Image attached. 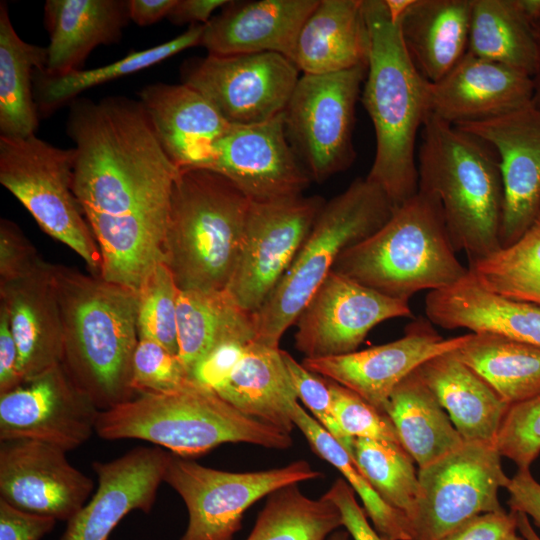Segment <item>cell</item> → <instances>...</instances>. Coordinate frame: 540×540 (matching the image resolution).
I'll return each mask as SVG.
<instances>
[{
  "label": "cell",
  "mask_w": 540,
  "mask_h": 540,
  "mask_svg": "<svg viewBox=\"0 0 540 540\" xmlns=\"http://www.w3.org/2000/svg\"><path fill=\"white\" fill-rule=\"evenodd\" d=\"M322 476L305 460L256 472H227L170 454L163 481L183 499L188 525L180 540H233L244 512L272 492Z\"/></svg>",
  "instance_id": "obj_11"
},
{
  "label": "cell",
  "mask_w": 540,
  "mask_h": 540,
  "mask_svg": "<svg viewBox=\"0 0 540 540\" xmlns=\"http://www.w3.org/2000/svg\"><path fill=\"white\" fill-rule=\"evenodd\" d=\"M74 163V147H56L36 135L0 136V183L46 234L72 249L98 276L101 255L73 192Z\"/></svg>",
  "instance_id": "obj_9"
},
{
  "label": "cell",
  "mask_w": 540,
  "mask_h": 540,
  "mask_svg": "<svg viewBox=\"0 0 540 540\" xmlns=\"http://www.w3.org/2000/svg\"><path fill=\"white\" fill-rule=\"evenodd\" d=\"M351 458L377 494L411 523L420 487L414 460L402 445L354 438Z\"/></svg>",
  "instance_id": "obj_41"
},
{
  "label": "cell",
  "mask_w": 540,
  "mask_h": 540,
  "mask_svg": "<svg viewBox=\"0 0 540 540\" xmlns=\"http://www.w3.org/2000/svg\"><path fill=\"white\" fill-rule=\"evenodd\" d=\"M170 454L158 446L137 447L109 462H93L97 490L67 521L60 540H107L128 513H149Z\"/></svg>",
  "instance_id": "obj_21"
},
{
  "label": "cell",
  "mask_w": 540,
  "mask_h": 540,
  "mask_svg": "<svg viewBox=\"0 0 540 540\" xmlns=\"http://www.w3.org/2000/svg\"><path fill=\"white\" fill-rule=\"evenodd\" d=\"M42 261L20 228L12 221L0 222V281L21 275Z\"/></svg>",
  "instance_id": "obj_47"
},
{
  "label": "cell",
  "mask_w": 540,
  "mask_h": 540,
  "mask_svg": "<svg viewBox=\"0 0 540 540\" xmlns=\"http://www.w3.org/2000/svg\"><path fill=\"white\" fill-rule=\"evenodd\" d=\"M326 380L336 420L347 438H367L400 444L388 415L377 410L352 390L332 380Z\"/></svg>",
  "instance_id": "obj_45"
},
{
  "label": "cell",
  "mask_w": 540,
  "mask_h": 540,
  "mask_svg": "<svg viewBox=\"0 0 540 540\" xmlns=\"http://www.w3.org/2000/svg\"><path fill=\"white\" fill-rule=\"evenodd\" d=\"M494 444L518 469H527L540 454V394L511 405Z\"/></svg>",
  "instance_id": "obj_44"
},
{
  "label": "cell",
  "mask_w": 540,
  "mask_h": 540,
  "mask_svg": "<svg viewBox=\"0 0 540 540\" xmlns=\"http://www.w3.org/2000/svg\"><path fill=\"white\" fill-rule=\"evenodd\" d=\"M341 526V513L332 501L323 495L311 499L298 484H290L268 495L246 540H328Z\"/></svg>",
  "instance_id": "obj_38"
},
{
  "label": "cell",
  "mask_w": 540,
  "mask_h": 540,
  "mask_svg": "<svg viewBox=\"0 0 540 540\" xmlns=\"http://www.w3.org/2000/svg\"><path fill=\"white\" fill-rule=\"evenodd\" d=\"M291 417L306 437L313 451L336 467L363 503L374 529L386 540H412V526L408 517L389 506L360 472L349 453L314 418L295 402Z\"/></svg>",
  "instance_id": "obj_39"
},
{
  "label": "cell",
  "mask_w": 540,
  "mask_h": 540,
  "mask_svg": "<svg viewBox=\"0 0 540 540\" xmlns=\"http://www.w3.org/2000/svg\"><path fill=\"white\" fill-rule=\"evenodd\" d=\"M192 383L178 355L151 340L139 339L132 362V388L136 395L179 390Z\"/></svg>",
  "instance_id": "obj_43"
},
{
  "label": "cell",
  "mask_w": 540,
  "mask_h": 540,
  "mask_svg": "<svg viewBox=\"0 0 540 540\" xmlns=\"http://www.w3.org/2000/svg\"><path fill=\"white\" fill-rule=\"evenodd\" d=\"M227 0H176L168 14V20L176 25H205L213 17V13L223 8Z\"/></svg>",
  "instance_id": "obj_54"
},
{
  "label": "cell",
  "mask_w": 540,
  "mask_h": 540,
  "mask_svg": "<svg viewBox=\"0 0 540 540\" xmlns=\"http://www.w3.org/2000/svg\"><path fill=\"white\" fill-rule=\"evenodd\" d=\"M300 77L287 57L271 52L186 59L181 83L204 96L232 125H251L282 114Z\"/></svg>",
  "instance_id": "obj_14"
},
{
  "label": "cell",
  "mask_w": 540,
  "mask_h": 540,
  "mask_svg": "<svg viewBox=\"0 0 540 540\" xmlns=\"http://www.w3.org/2000/svg\"><path fill=\"white\" fill-rule=\"evenodd\" d=\"M517 530L516 512H490L478 515L439 540H502Z\"/></svg>",
  "instance_id": "obj_51"
},
{
  "label": "cell",
  "mask_w": 540,
  "mask_h": 540,
  "mask_svg": "<svg viewBox=\"0 0 540 540\" xmlns=\"http://www.w3.org/2000/svg\"><path fill=\"white\" fill-rule=\"evenodd\" d=\"M370 51L362 103L375 131L376 151L367 179L387 195L394 208L418 191L417 134L428 114L427 81L402 39L400 19L385 0H363Z\"/></svg>",
  "instance_id": "obj_3"
},
{
  "label": "cell",
  "mask_w": 540,
  "mask_h": 540,
  "mask_svg": "<svg viewBox=\"0 0 540 540\" xmlns=\"http://www.w3.org/2000/svg\"><path fill=\"white\" fill-rule=\"evenodd\" d=\"M467 52L533 78L539 59L537 33L516 0H472Z\"/></svg>",
  "instance_id": "obj_36"
},
{
  "label": "cell",
  "mask_w": 540,
  "mask_h": 540,
  "mask_svg": "<svg viewBox=\"0 0 540 540\" xmlns=\"http://www.w3.org/2000/svg\"><path fill=\"white\" fill-rule=\"evenodd\" d=\"M472 0H412L400 17L404 45L430 83L444 77L466 54Z\"/></svg>",
  "instance_id": "obj_30"
},
{
  "label": "cell",
  "mask_w": 540,
  "mask_h": 540,
  "mask_svg": "<svg viewBox=\"0 0 540 540\" xmlns=\"http://www.w3.org/2000/svg\"><path fill=\"white\" fill-rule=\"evenodd\" d=\"M100 410L62 364L0 394V441H41L66 452L95 432Z\"/></svg>",
  "instance_id": "obj_16"
},
{
  "label": "cell",
  "mask_w": 540,
  "mask_h": 540,
  "mask_svg": "<svg viewBox=\"0 0 540 540\" xmlns=\"http://www.w3.org/2000/svg\"><path fill=\"white\" fill-rule=\"evenodd\" d=\"M326 200L319 195L250 201L239 255L226 288L256 313L272 293L311 231Z\"/></svg>",
  "instance_id": "obj_13"
},
{
  "label": "cell",
  "mask_w": 540,
  "mask_h": 540,
  "mask_svg": "<svg viewBox=\"0 0 540 540\" xmlns=\"http://www.w3.org/2000/svg\"><path fill=\"white\" fill-rule=\"evenodd\" d=\"M394 209L383 190L367 178H356L326 201L291 266L254 313L255 342L279 347L339 256L380 229Z\"/></svg>",
  "instance_id": "obj_8"
},
{
  "label": "cell",
  "mask_w": 540,
  "mask_h": 540,
  "mask_svg": "<svg viewBox=\"0 0 540 540\" xmlns=\"http://www.w3.org/2000/svg\"><path fill=\"white\" fill-rule=\"evenodd\" d=\"M339 509L343 527L352 540H386L370 525L364 509L357 503L352 487L342 478H338L323 495Z\"/></svg>",
  "instance_id": "obj_49"
},
{
  "label": "cell",
  "mask_w": 540,
  "mask_h": 540,
  "mask_svg": "<svg viewBox=\"0 0 540 540\" xmlns=\"http://www.w3.org/2000/svg\"><path fill=\"white\" fill-rule=\"evenodd\" d=\"M281 354L298 399H301L316 421L344 447L351 457L354 438H347L338 425L327 380L309 371L287 351L281 350Z\"/></svg>",
  "instance_id": "obj_46"
},
{
  "label": "cell",
  "mask_w": 540,
  "mask_h": 540,
  "mask_svg": "<svg viewBox=\"0 0 540 540\" xmlns=\"http://www.w3.org/2000/svg\"><path fill=\"white\" fill-rule=\"evenodd\" d=\"M138 95L163 150L178 170L201 168L232 126L204 96L183 83L149 84Z\"/></svg>",
  "instance_id": "obj_25"
},
{
  "label": "cell",
  "mask_w": 540,
  "mask_h": 540,
  "mask_svg": "<svg viewBox=\"0 0 540 540\" xmlns=\"http://www.w3.org/2000/svg\"><path fill=\"white\" fill-rule=\"evenodd\" d=\"M517 530L525 540H540V537L532 527L529 517L521 512H516Z\"/></svg>",
  "instance_id": "obj_57"
},
{
  "label": "cell",
  "mask_w": 540,
  "mask_h": 540,
  "mask_svg": "<svg viewBox=\"0 0 540 540\" xmlns=\"http://www.w3.org/2000/svg\"><path fill=\"white\" fill-rule=\"evenodd\" d=\"M468 270L485 290L540 307V215L516 242L468 262Z\"/></svg>",
  "instance_id": "obj_40"
},
{
  "label": "cell",
  "mask_w": 540,
  "mask_h": 540,
  "mask_svg": "<svg viewBox=\"0 0 540 540\" xmlns=\"http://www.w3.org/2000/svg\"><path fill=\"white\" fill-rule=\"evenodd\" d=\"M367 66L331 74H302L283 112L285 131L312 180L324 182L348 169L355 105Z\"/></svg>",
  "instance_id": "obj_10"
},
{
  "label": "cell",
  "mask_w": 540,
  "mask_h": 540,
  "mask_svg": "<svg viewBox=\"0 0 540 540\" xmlns=\"http://www.w3.org/2000/svg\"><path fill=\"white\" fill-rule=\"evenodd\" d=\"M47 47L22 40L15 31L6 2L0 3V136L25 138L35 135L39 113L34 99L33 77L44 70Z\"/></svg>",
  "instance_id": "obj_34"
},
{
  "label": "cell",
  "mask_w": 540,
  "mask_h": 540,
  "mask_svg": "<svg viewBox=\"0 0 540 540\" xmlns=\"http://www.w3.org/2000/svg\"><path fill=\"white\" fill-rule=\"evenodd\" d=\"M203 31L204 25H190L185 32L169 41L145 50L132 51L119 60L97 68L80 69L56 76L36 70L33 89L38 113L48 116L62 106L69 105L80 93L90 88L144 70L183 50L198 46Z\"/></svg>",
  "instance_id": "obj_37"
},
{
  "label": "cell",
  "mask_w": 540,
  "mask_h": 540,
  "mask_svg": "<svg viewBox=\"0 0 540 540\" xmlns=\"http://www.w3.org/2000/svg\"><path fill=\"white\" fill-rule=\"evenodd\" d=\"M95 432L105 440L148 441L183 458L200 456L224 443L274 449L292 445L290 434L242 413L194 382L168 393L139 394L100 411Z\"/></svg>",
  "instance_id": "obj_7"
},
{
  "label": "cell",
  "mask_w": 540,
  "mask_h": 540,
  "mask_svg": "<svg viewBox=\"0 0 540 540\" xmlns=\"http://www.w3.org/2000/svg\"><path fill=\"white\" fill-rule=\"evenodd\" d=\"M537 40L539 48L538 66L535 75L533 76L534 93L532 98V105L540 108V23L537 27Z\"/></svg>",
  "instance_id": "obj_58"
},
{
  "label": "cell",
  "mask_w": 540,
  "mask_h": 540,
  "mask_svg": "<svg viewBox=\"0 0 540 540\" xmlns=\"http://www.w3.org/2000/svg\"><path fill=\"white\" fill-rule=\"evenodd\" d=\"M177 294L174 278L161 263L138 290L137 328L139 339L159 343L178 355Z\"/></svg>",
  "instance_id": "obj_42"
},
{
  "label": "cell",
  "mask_w": 540,
  "mask_h": 540,
  "mask_svg": "<svg viewBox=\"0 0 540 540\" xmlns=\"http://www.w3.org/2000/svg\"><path fill=\"white\" fill-rule=\"evenodd\" d=\"M66 132L75 144L73 192L85 216L123 221L168 213L179 170L139 100L76 98Z\"/></svg>",
  "instance_id": "obj_1"
},
{
  "label": "cell",
  "mask_w": 540,
  "mask_h": 540,
  "mask_svg": "<svg viewBox=\"0 0 540 540\" xmlns=\"http://www.w3.org/2000/svg\"><path fill=\"white\" fill-rule=\"evenodd\" d=\"M328 540H352V537L346 529L336 530L329 536Z\"/></svg>",
  "instance_id": "obj_59"
},
{
  "label": "cell",
  "mask_w": 540,
  "mask_h": 540,
  "mask_svg": "<svg viewBox=\"0 0 540 540\" xmlns=\"http://www.w3.org/2000/svg\"><path fill=\"white\" fill-rule=\"evenodd\" d=\"M427 319H414L394 341L365 350L326 358H304L309 371L358 394L385 413L395 387L429 359L458 350L470 333L445 339Z\"/></svg>",
  "instance_id": "obj_18"
},
{
  "label": "cell",
  "mask_w": 540,
  "mask_h": 540,
  "mask_svg": "<svg viewBox=\"0 0 540 540\" xmlns=\"http://www.w3.org/2000/svg\"><path fill=\"white\" fill-rule=\"evenodd\" d=\"M23 382L18 368V349L14 340L9 314L0 304V394Z\"/></svg>",
  "instance_id": "obj_53"
},
{
  "label": "cell",
  "mask_w": 540,
  "mask_h": 540,
  "mask_svg": "<svg viewBox=\"0 0 540 540\" xmlns=\"http://www.w3.org/2000/svg\"><path fill=\"white\" fill-rule=\"evenodd\" d=\"M247 345L234 340L217 344L192 369V382L214 391L232 373Z\"/></svg>",
  "instance_id": "obj_48"
},
{
  "label": "cell",
  "mask_w": 540,
  "mask_h": 540,
  "mask_svg": "<svg viewBox=\"0 0 540 540\" xmlns=\"http://www.w3.org/2000/svg\"><path fill=\"white\" fill-rule=\"evenodd\" d=\"M402 317H413L409 302L332 271L297 317L295 347L311 359L352 353L375 326Z\"/></svg>",
  "instance_id": "obj_15"
},
{
  "label": "cell",
  "mask_w": 540,
  "mask_h": 540,
  "mask_svg": "<svg viewBox=\"0 0 540 540\" xmlns=\"http://www.w3.org/2000/svg\"><path fill=\"white\" fill-rule=\"evenodd\" d=\"M490 144L501 168V247L516 242L540 215V108L532 104L488 120L456 125Z\"/></svg>",
  "instance_id": "obj_20"
},
{
  "label": "cell",
  "mask_w": 540,
  "mask_h": 540,
  "mask_svg": "<svg viewBox=\"0 0 540 540\" xmlns=\"http://www.w3.org/2000/svg\"><path fill=\"white\" fill-rule=\"evenodd\" d=\"M418 151V189L440 202L456 252L468 262L501 248L504 189L494 148L428 113Z\"/></svg>",
  "instance_id": "obj_4"
},
{
  "label": "cell",
  "mask_w": 540,
  "mask_h": 540,
  "mask_svg": "<svg viewBox=\"0 0 540 540\" xmlns=\"http://www.w3.org/2000/svg\"><path fill=\"white\" fill-rule=\"evenodd\" d=\"M56 520L16 508L0 499V540H40Z\"/></svg>",
  "instance_id": "obj_50"
},
{
  "label": "cell",
  "mask_w": 540,
  "mask_h": 540,
  "mask_svg": "<svg viewBox=\"0 0 540 540\" xmlns=\"http://www.w3.org/2000/svg\"><path fill=\"white\" fill-rule=\"evenodd\" d=\"M505 489L509 494L507 504L510 510L524 513L540 528V483L529 468L518 469Z\"/></svg>",
  "instance_id": "obj_52"
},
{
  "label": "cell",
  "mask_w": 540,
  "mask_h": 540,
  "mask_svg": "<svg viewBox=\"0 0 540 540\" xmlns=\"http://www.w3.org/2000/svg\"><path fill=\"white\" fill-rule=\"evenodd\" d=\"M94 483L72 466L66 451L36 440L0 441V499L34 514L68 521Z\"/></svg>",
  "instance_id": "obj_19"
},
{
  "label": "cell",
  "mask_w": 540,
  "mask_h": 540,
  "mask_svg": "<svg viewBox=\"0 0 540 540\" xmlns=\"http://www.w3.org/2000/svg\"><path fill=\"white\" fill-rule=\"evenodd\" d=\"M456 253L439 200L418 189L380 229L346 249L332 271L409 302L422 290L449 287L467 274Z\"/></svg>",
  "instance_id": "obj_6"
},
{
  "label": "cell",
  "mask_w": 540,
  "mask_h": 540,
  "mask_svg": "<svg viewBox=\"0 0 540 540\" xmlns=\"http://www.w3.org/2000/svg\"><path fill=\"white\" fill-rule=\"evenodd\" d=\"M455 351L429 359L417 372L464 441L494 443L510 405Z\"/></svg>",
  "instance_id": "obj_29"
},
{
  "label": "cell",
  "mask_w": 540,
  "mask_h": 540,
  "mask_svg": "<svg viewBox=\"0 0 540 540\" xmlns=\"http://www.w3.org/2000/svg\"><path fill=\"white\" fill-rule=\"evenodd\" d=\"M532 77L469 52L428 84V113L454 126L488 120L532 104Z\"/></svg>",
  "instance_id": "obj_22"
},
{
  "label": "cell",
  "mask_w": 540,
  "mask_h": 540,
  "mask_svg": "<svg viewBox=\"0 0 540 540\" xmlns=\"http://www.w3.org/2000/svg\"><path fill=\"white\" fill-rule=\"evenodd\" d=\"M318 2L229 1L204 25L200 45L213 55L271 52L292 61L300 30Z\"/></svg>",
  "instance_id": "obj_24"
},
{
  "label": "cell",
  "mask_w": 540,
  "mask_h": 540,
  "mask_svg": "<svg viewBox=\"0 0 540 540\" xmlns=\"http://www.w3.org/2000/svg\"><path fill=\"white\" fill-rule=\"evenodd\" d=\"M54 266L42 260L31 270L0 281V304L9 314L23 381L63 361L64 332Z\"/></svg>",
  "instance_id": "obj_23"
},
{
  "label": "cell",
  "mask_w": 540,
  "mask_h": 540,
  "mask_svg": "<svg viewBox=\"0 0 540 540\" xmlns=\"http://www.w3.org/2000/svg\"><path fill=\"white\" fill-rule=\"evenodd\" d=\"M501 457L494 443L464 441L419 468L412 540H439L478 515L504 510L498 491L510 478Z\"/></svg>",
  "instance_id": "obj_12"
},
{
  "label": "cell",
  "mask_w": 540,
  "mask_h": 540,
  "mask_svg": "<svg viewBox=\"0 0 540 540\" xmlns=\"http://www.w3.org/2000/svg\"><path fill=\"white\" fill-rule=\"evenodd\" d=\"M201 168L223 175L255 202L303 195L312 180L288 140L283 113L257 124L232 125Z\"/></svg>",
  "instance_id": "obj_17"
},
{
  "label": "cell",
  "mask_w": 540,
  "mask_h": 540,
  "mask_svg": "<svg viewBox=\"0 0 540 540\" xmlns=\"http://www.w3.org/2000/svg\"><path fill=\"white\" fill-rule=\"evenodd\" d=\"M54 273L66 372L100 411L133 399L138 291L64 266Z\"/></svg>",
  "instance_id": "obj_2"
},
{
  "label": "cell",
  "mask_w": 540,
  "mask_h": 540,
  "mask_svg": "<svg viewBox=\"0 0 540 540\" xmlns=\"http://www.w3.org/2000/svg\"><path fill=\"white\" fill-rule=\"evenodd\" d=\"M522 14L528 22L535 28L540 23V0H516Z\"/></svg>",
  "instance_id": "obj_56"
},
{
  "label": "cell",
  "mask_w": 540,
  "mask_h": 540,
  "mask_svg": "<svg viewBox=\"0 0 540 540\" xmlns=\"http://www.w3.org/2000/svg\"><path fill=\"white\" fill-rule=\"evenodd\" d=\"M424 307L441 328L491 332L540 347V307L485 290L469 270L453 285L429 291Z\"/></svg>",
  "instance_id": "obj_26"
},
{
  "label": "cell",
  "mask_w": 540,
  "mask_h": 540,
  "mask_svg": "<svg viewBox=\"0 0 540 540\" xmlns=\"http://www.w3.org/2000/svg\"><path fill=\"white\" fill-rule=\"evenodd\" d=\"M250 200L205 168L179 170L171 192L163 263L180 291L226 290Z\"/></svg>",
  "instance_id": "obj_5"
},
{
  "label": "cell",
  "mask_w": 540,
  "mask_h": 540,
  "mask_svg": "<svg viewBox=\"0 0 540 540\" xmlns=\"http://www.w3.org/2000/svg\"><path fill=\"white\" fill-rule=\"evenodd\" d=\"M508 405L540 394V347L491 332L470 333L455 351Z\"/></svg>",
  "instance_id": "obj_35"
},
{
  "label": "cell",
  "mask_w": 540,
  "mask_h": 540,
  "mask_svg": "<svg viewBox=\"0 0 540 540\" xmlns=\"http://www.w3.org/2000/svg\"><path fill=\"white\" fill-rule=\"evenodd\" d=\"M242 413L290 434L291 409L298 401L279 347L251 342L229 375L214 390Z\"/></svg>",
  "instance_id": "obj_31"
},
{
  "label": "cell",
  "mask_w": 540,
  "mask_h": 540,
  "mask_svg": "<svg viewBox=\"0 0 540 540\" xmlns=\"http://www.w3.org/2000/svg\"><path fill=\"white\" fill-rule=\"evenodd\" d=\"M129 21L128 0H47L44 23L50 41L43 71L56 76L82 69L96 47L121 40Z\"/></svg>",
  "instance_id": "obj_27"
},
{
  "label": "cell",
  "mask_w": 540,
  "mask_h": 540,
  "mask_svg": "<svg viewBox=\"0 0 540 540\" xmlns=\"http://www.w3.org/2000/svg\"><path fill=\"white\" fill-rule=\"evenodd\" d=\"M517 530H514L510 532L507 536H505L502 540H525L521 535H518L516 533Z\"/></svg>",
  "instance_id": "obj_60"
},
{
  "label": "cell",
  "mask_w": 540,
  "mask_h": 540,
  "mask_svg": "<svg viewBox=\"0 0 540 540\" xmlns=\"http://www.w3.org/2000/svg\"><path fill=\"white\" fill-rule=\"evenodd\" d=\"M369 29L363 0H319L297 38L293 63L302 74L367 66Z\"/></svg>",
  "instance_id": "obj_28"
},
{
  "label": "cell",
  "mask_w": 540,
  "mask_h": 540,
  "mask_svg": "<svg viewBox=\"0 0 540 540\" xmlns=\"http://www.w3.org/2000/svg\"><path fill=\"white\" fill-rule=\"evenodd\" d=\"M178 356L189 374L217 344L256 339L254 313L242 309L226 290L177 294Z\"/></svg>",
  "instance_id": "obj_32"
},
{
  "label": "cell",
  "mask_w": 540,
  "mask_h": 540,
  "mask_svg": "<svg viewBox=\"0 0 540 540\" xmlns=\"http://www.w3.org/2000/svg\"><path fill=\"white\" fill-rule=\"evenodd\" d=\"M385 414L392 421L400 444L419 468L464 442L417 369L395 387Z\"/></svg>",
  "instance_id": "obj_33"
},
{
  "label": "cell",
  "mask_w": 540,
  "mask_h": 540,
  "mask_svg": "<svg viewBox=\"0 0 540 540\" xmlns=\"http://www.w3.org/2000/svg\"><path fill=\"white\" fill-rule=\"evenodd\" d=\"M176 0H128L129 18L139 26L154 24L167 17Z\"/></svg>",
  "instance_id": "obj_55"
}]
</instances>
